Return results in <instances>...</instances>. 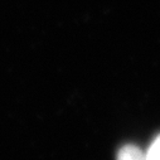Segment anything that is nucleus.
Returning <instances> with one entry per match:
<instances>
[{
  "label": "nucleus",
  "instance_id": "obj_1",
  "mask_svg": "<svg viewBox=\"0 0 160 160\" xmlns=\"http://www.w3.org/2000/svg\"><path fill=\"white\" fill-rule=\"evenodd\" d=\"M117 160H146V156L136 146L126 145L120 150Z\"/></svg>",
  "mask_w": 160,
  "mask_h": 160
},
{
  "label": "nucleus",
  "instance_id": "obj_2",
  "mask_svg": "<svg viewBox=\"0 0 160 160\" xmlns=\"http://www.w3.org/2000/svg\"><path fill=\"white\" fill-rule=\"evenodd\" d=\"M145 156L146 160H160V136L155 139V141L151 144Z\"/></svg>",
  "mask_w": 160,
  "mask_h": 160
}]
</instances>
